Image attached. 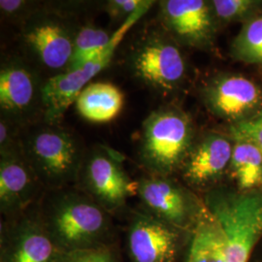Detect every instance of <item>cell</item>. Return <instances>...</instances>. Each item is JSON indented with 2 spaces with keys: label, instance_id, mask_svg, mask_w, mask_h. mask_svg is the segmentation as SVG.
<instances>
[{
  "label": "cell",
  "instance_id": "obj_1",
  "mask_svg": "<svg viewBox=\"0 0 262 262\" xmlns=\"http://www.w3.org/2000/svg\"><path fill=\"white\" fill-rule=\"evenodd\" d=\"M202 198L206 212L189 235L182 262H250L262 239V192L220 186Z\"/></svg>",
  "mask_w": 262,
  "mask_h": 262
},
{
  "label": "cell",
  "instance_id": "obj_2",
  "mask_svg": "<svg viewBox=\"0 0 262 262\" xmlns=\"http://www.w3.org/2000/svg\"><path fill=\"white\" fill-rule=\"evenodd\" d=\"M37 207L48 233L62 253L121 243L115 216L77 186L46 190Z\"/></svg>",
  "mask_w": 262,
  "mask_h": 262
},
{
  "label": "cell",
  "instance_id": "obj_3",
  "mask_svg": "<svg viewBox=\"0 0 262 262\" xmlns=\"http://www.w3.org/2000/svg\"><path fill=\"white\" fill-rule=\"evenodd\" d=\"M23 156L46 190L77 186L85 151L58 123L36 122L21 132Z\"/></svg>",
  "mask_w": 262,
  "mask_h": 262
},
{
  "label": "cell",
  "instance_id": "obj_4",
  "mask_svg": "<svg viewBox=\"0 0 262 262\" xmlns=\"http://www.w3.org/2000/svg\"><path fill=\"white\" fill-rule=\"evenodd\" d=\"M195 141L191 119L177 107H162L143 122L139 160L150 175H178Z\"/></svg>",
  "mask_w": 262,
  "mask_h": 262
},
{
  "label": "cell",
  "instance_id": "obj_5",
  "mask_svg": "<svg viewBox=\"0 0 262 262\" xmlns=\"http://www.w3.org/2000/svg\"><path fill=\"white\" fill-rule=\"evenodd\" d=\"M155 1L146 3L132 16L125 19L113 32L110 44L98 56L86 61L83 66L51 76L43 85V122L58 123L69 106L75 102L80 93L95 76L103 71L111 63L118 46L132 27L149 11Z\"/></svg>",
  "mask_w": 262,
  "mask_h": 262
},
{
  "label": "cell",
  "instance_id": "obj_6",
  "mask_svg": "<svg viewBox=\"0 0 262 262\" xmlns=\"http://www.w3.org/2000/svg\"><path fill=\"white\" fill-rule=\"evenodd\" d=\"M137 197L142 210L187 233L207 210L202 196L173 176H143L137 180Z\"/></svg>",
  "mask_w": 262,
  "mask_h": 262
},
{
  "label": "cell",
  "instance_id": "obj_7",
  "mask_svg": "<svg viewBox=\"0 0 262 262\" xmlns=\"http://www.w3.org/2000/svg\"><path fill=\"white\" fill-rule=\"evenodd\" d=\"M77 187L115 217L127 211V201L137 196V181L129 177L122 156L98 146L86 152Z\"/></svg>",
  "mask_w": 262,
  "mask_h": 262
},
{
  "label": "cell",
  "instance_id": "obj_8",
  "mask_svg": "<svg viewBox=\"0 0 262 262\" xmlns=\"http://www.w3.org/2000/svg\"><path fill=\"white\" fill-rule=\"evenodd\" d=\"M190 233L142 209L127 212L121 244L124 262H179Z\"/></svg>",
  "mask_w": 262,
  "mask_h": 262
},
{
  "label": "cell",
  "instance_id": "obj_9",
  "mask_svg": "<svg viewBox=\"0 0 262 262\" xmlns=\"http://www.w3.org/2000/svg\"><path fill=\"white\" fill-rule=\"evenodd\" d=\"M133 75L160 94L175 92L187 75V63L179 45L167 34L151 32L133 50Z\"/></svg>",
  "mask_w": 262,
  "mask_h": 262
},
{
  "label": "cell",
  "instance_id": "obj_10",
  "mask_svg": "<svg viewBox=\"0 0 262 262\" xmlns=\"http://www.w3.org/2000/svg\"><path fill=\"white\" fill-rule=\"evenodd\" d=\"M37 73L19 58H13L0 69L1 117L19 127L43 119V85Z\"/></svg>",
  "mask_w": 262,
  "mask_h": 262
},
{
  "label": "cell",
  "instance_id": "obj_11",
  "mask_svg": "<svg viewBox=\"0 0 262 262\" xmlns=\"http://www.w3.org/2000/svg\"><path fill=\"white\" fill-rule=\"evenodd\" d=\"M37 205L17 217L1 220L0 262H56L63 253L48 233Z\"/></svg>",
  "mask_w": 262,
  "mask_h": 262
},
{
  "label": "cell",
  "instance_id": "obj_12",
  "mask_svg": "<svg viewBox=\"0 0 262 262\" xmlns=\"http://www.w3.org/2000/svg\"><path fill=\"white\" fill-rule=\"evenodd\" d=\"M208 111L230 125L249 120L262 109V89L253 80L235 73L211 78L201 91Z\"/></svg>",
  "mask_w": 262,
  "mask_h": 262
},
{
  "label": "cell",
  "instance_id": "obj_13",
  "mask_svg": "<svg viewBox=\"0 0 262 262\" xmlns=\"http://www.w3.org/2000/svg\"><path fill=\"white\" fill-rule=\"evenodd\" d=\"M233 154L230 136L219 132H207L195 139L178 175L181 181L195 192L207 191L223 186L227 177Z\"/></svg>",
  "mask_w": 262,
  "mask_h": 262
},
{
  "label": "cell",
  "instance_id": "obj_14",
  "mask_svg": "<svg viewBox=\"0 0 262 262\" xmlns=\"http://www.w3.org/2000/svg\"><path fill=\"white\" fill-rule=\"evenodd\" d=\"M76 31L66 20L52 14H31L21 30V38L38 62L50 71L60 74L69 68ZM54 76V75H53Z\"/></svg>",
  "mask_w": 262,
  "mask_h": 262
},
{
  "label": "cell",
  "instance_id": "obj_15",
  "mask_svg": "<svg viewBox=\"0 0 262 262\" xmlns=\"http://www.w3.org/2000/svg\"><path fill=\"white\" fill-rule=\"evenodd\" d=\"M159 8L162 26L178 45L198 50L214 46L219 24L211 1L164 0Z\"/></svg>",
  "mask_w": 262,
  "mask_h": 262
},
{
  "label": "cell",
  "instance_id": "obj_16",
  "mask_svg": "<svg viewBox=\"0 0 262 262\" xmlns=\"http://www.w3.org/2000/svg\"><path fill=\"white\" fill-rule=\"evenodd\" d=\"M46 192L23 155L0 158L1 220H11L37 205Z\"/></svg>",
  "mask_w": 262,
  "mask_h": 262
},
{
  "label": "cell",
  "instance_id": "obj_17",
  "mask_svg": "<svg viewBox=\"0 0 262 262\" xmlns=\"http://www.w3.org/2000/svg\"><path fill=\"white\" fill-rule=\"evenodd\" d=\"M233 154L227 177L241 192H262V150L241 134L229 129Z\"/></svg>",
  "mask_w": 262,
  "mask_h": 262
},
{
  "label": "cell",
  "instance_id": "obj_18",
  "mask_svg": "<svg viewBox=\"0 0 262 262\" xmlns=\"http://www.w3.org/2000/svg\"><path fill=\"white\" fill-rule=\"evenodd\" d=\"M124 95L108 82L88 84L76 98V108L84 120L95 123L112 122L122 112Z\"/></svg>",
  "mask_w": 262,
  "mask_h": 262
},
{
  "label": "cell",
  "instance_id": "obj_19",
  "mask_svg": "<svg viewBox=\"0 0 262 262\" xmlns=\"http://www.w3.org/2000/svg\"><path fill=\"white\" fill-rule=\"evenodd\" d=\"M235 60L262 66V12L247 20L230 46Z\"/></svg>",
  "mask_w": 262,
  "mask_h": 262
},
{
  "label": "cell",
  "instance_id": "obj_20",
  "mask_svg": "<svg viewBox=\"0 0 262 262\" xmlns=\"http://www.w3.org/2000/svg\"><path fill=\"white\" fill-rule=\"evenodd\" d=\"M112 36L113 33L93 25L79 28L76 31L73 57L67 71L76 69L98 56L110 44Z\"/></svg>",
  "mask_w": 262,
  "mask_h": 262
},
{
  "label": "cell",
  "instance_id": "obj_21",
  "mask_svg": "<svg viewBox=\"0 0 262 262\" xmlns=\"http://www.w3.org/2000/svg\"><path fill=\"white\" fill-rule=\"evenodd\" d=\"M212 9L220 26L246 23L262 12L259 0H212Z\"/></svg>",
  "mask_w": 262,
  "mask_h": 262
},
{
  "label": "cell",
  "instance_id": "obj_22",
  "mask_svg": "<svg viewBox=\"0 0 262 262\" xmlns=\"http://www.w3.org/2000/svg\"><path fill=\"white\" fill-rule=\"evenodd\" d=\"M56 262H124L121 243L111 247L63 253Z\"/></svg>",
  "mask_w": 262,
  "mask_h": 262
},
{
  "label": "cell",
  "instance_id": "obj_23",
  "mask_svg": "<svg viewBox=\"0 0 262 262\" xmlns=\"http://www.w3.org/2000/svg\"><path fill=\"white\" fill-rule=\"evenodd\" d=\"M21 127L7 119L0 120V158L23 155Z\"/></svg>",
  "mask_w": 262,
  "mask_h": 262
},
{
  "label": "cell",
  "instance_id": "obj_24",
  "mask_svg": "<svg viewBox=\"0 0 262 262\" xmlns=\"http://www.w3.org/2000/svg\"><path fill=\"white\" fill-rule=\"evenodd\" d=\"M147 0H110L105 4V11L113 19H128L146 3Z\"/></svg>",
  "mask_w": 262,
  "mask_h": 262
},
{
  "label": "cell",
  "instance_id": "obj_25",
  "mask_svg": "<svg viewBox=\"0 0 262 262\" xmlns=\"http://www.w3.org/2000/svg\"><path fill=\"white\" fill-rule=\"evenodd\" d=\"M30 4L25 0H1L0 10L1 13L11 19L19 18L28 15V8ZM29 17V15H28Z\"/></svg>",
  "mask_w": 262,
  "mask_h": 262
},
{
  "label": "cell",
  "instance_id": "obj_26",
  "mask_svg": "<svg viewBox=\"0 0 262 262\" xmlns=\"http://www.w3.org/2000/svg\"><path fill=\"white\" fill-rule=\"evenodd\" d=\"M250 262H262V239L253 251Z\"/></svg>",
  "mask_w": 262,
  "mask_h": 262
}]
</instances>
